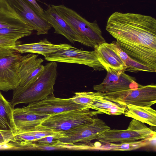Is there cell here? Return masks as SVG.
<instances>
[{
    "mask_svg": "<svg viewBox=\"0 0 156 156\" xmlns=\"http://www.w3.org/2000/svg\"><path fill=\"white\" fill-rule=\"evenodd\" d=\"M106 29L139 71L156 72V20L151 16L116 12Z\"/></svg>",
    "mask_w": 156,
    "mask_h": 156,
    "instance_id": "6da1fadb",
    "label": "cell"
},
{
    "mask_svg": "<svg viewBox=\"0 0 156 156\" xmlns=\"http://www.w3.org/2000/svg\"><path fill=\"white\" fill-rule=\"evenodd\" d=\"M44 66L39 78L27 88H17L13 91L10 103L14 108L19 104H29L42 100L53 94L54 86L57 76V64L51 61Z\"/></svg>",
    "mask_w": 156,
    "mask_h": 156,
    "instance_id": "7a4b0ae2",
    "label": "cell"
},
{
    "mask_svg": "<svg viewBox=\"0 0 156 156\" xmlns=\"http://www.w3.org/2000/svg\"><path fill=\"white\" fill-rule=\"evenodd\" d=\"M58 13L87 42L89 47L106 42L96 20L90 22L74 10L63 5H51Z\"/></svg>",
    "mask_w": 156,
    "mask_h": 156,
    "instance_id": "3957f363",
    "label": "cell"
},
{
    "mask_svg": "<svg viewBox=\"0 0 156 156\" xmlns=\"http://www.w3.org/2000/svg\"><path fill=\"white\" fill-rule=\"evenodd\" d=\"M101 114L88 108L75 110L50 115L40 124L56 131L64 132L90 123Z\"/></svg>",
    "mask_w": 156,
    "mask_h": 156,
    "instance_id": "277c9868",
    "label": "cell"
},
{
    "mask_svg": "<svg viewBox=\"0 0 156 156\" xmlns=\"http://www.w3.org/2000/svg\"><path fill=\"white\" fill-rule=\"evenodd\" d=\"M103 97L124 106L131 105L150 107L156 103V86L142 85L135 89L110 92H99Z\"/></svg>",
    "mask_w": 156,
    "mask_h": 156,
    "instance_id": "5b68a950",
    "label": "cell"
},
{
    "mask_svg": "<svg viewBox=\"0 0 156 156\" xmlns=\"http://www.w3.org/2000/svg\"><path fill=\"white\" fill-rule=\"evenodd\" d=\"M156 132L144 123L133 119L125 130L111 129L100 134L97 139L102 143H121L142 140H151L156 137Z\"/></svg>",
    "mask_w": 156,
    "mask_h": 156,
    "instance_id": "8992f818",
    "label": "cell"
},
{
    "mask_svg": "<svg viewBox=\"0 0 156 156\" xmlns=\"http://www.w3.org/2000/svg\"><path fill=\"white\" fill-rule=\"evenodd\" d=\"M22 55L10 47L0 48V90H14L18 87V70Z\"/></svg>",
    "mask_w": 156,
    "mask_h": 156,
    "instance_id": "52a82bcc",
    "label": "cell"
},
{
    "mask_svg": "<svg viewBox=\"0 0 156 156\" xmlns=\"http://www.w3.org/2000/svg\"><path fill=\"white\" fill-rule=\"evenodd\" d=\"M49 61L85 65L96 71H102L104 67L99 61L94 50L88 51L74 47L61 50L45 57Z\"/></svg>",
    "mask_w": 156,
    "mask_h": 156,
    "instance_id": "ba28073f",
    "label": "cell"
},
{
    "mask_svg": "<svg viewBox=\"0 0 156 156\" xmlns=\"http://www.w3.org/2000/svg\"><path fill=\"white\" fill-rule=\"evenodd\" d=\"M22 108L30 112L49 116L69 111L87 108L84 106L74 102L71 98H56L54 94L42 100L29 103L27 106Z\"/></svg>",
    "mask_w": 156,
    "mask_h": 156,
    "instance_id": "9c48e42d",
    "label": "cell"
},
{
    "mask_svg": "<svg viewBox=\"0 0 156 156\" xmlns=\"http://www.w3.org/2000/svg\"><path fill=\"white\" fill-rule=\"evenodd\" d=\"M110 129L103 120L96 117L90 123L64 131V137L59 139L58 141L60 144L65 145H73L80 142L89 144Z\"/></svg>",
    "mask_w": 156,
    "mask_h": 156,
    "instance_id": "30bf717a",
    "label": "cell"
},
{
    "mask_svg": "<svg viewBox=\"0 0 156 156\" xmlns=\"http://www.w3.org/2000/svg\"><path fill=\"white\" fill-rule=\"evenodd\" d=\"M5 0L17 15L37 31V35L48 33L51 26L27 0Z\"/></svg>",
    "mask_w": 156,
    "mask_h": 156,
    "instance_id": "8fae6325",
    "label": "cell"
},
{
    "mask_svg": "<svg viewBox=\"0 0 156 156\" xmlns=\"http://www.w3.org/2000/svg\"><path fill=\"white\" fill-rule=\"evenodd\" d=\"M106 76L100 84L94 86L93 89L101 93H110L138 88V83L134 77L125 73L124 70H118L110 67L105 68Z\"/></svg>",
    "mask_w": 156,
    "mask_h": 156,
    "instance_id": "7c38bea8",
    "label": "cell"
},
{
    "mask_svg": "<svg viewBox=\"0 0 156 156\" xmlns=\"http://www.w3.org/2000/svg\"><path fill=\"white\" fill-rule=\"evenodd\" d=\"M94 48L105 69L106 67H110L125 71L129 57L120 48L116 41L110 43L105 42L95 46Z\"/></svg>",
    "mask_w": 156,
    "mask_h": 156,
    "instance_id": "4fadbf2b",
    "label": "cell"
},
{
    "mask_svg": "<svg viewBox=\"0 0 156 156\" xmlns=\"http://www.w3.org/2000/svg\"><path fill=\"white\" fill-rule=\"evenodd\" d=\"M38 57V55L34 53L22 55L18 70L20 83L18 87L24 88L28 87L43 72L44 66L41 64L44 60Z\"/></svg>",
    "mask_w": 156,
    "mask_h": 156,
    "instance_id": "5bb4252c",
    "label": "cell"
},
{
    "mask_svg": "<svg viewBox=\"0 0 156 156\" xmlns=\"http://www.w3.org/2000/svg\"><path fill=\"white\" fill-rule=\"evenodd\" d=\"M42 15L54 28L55 33L63 35L72 43L78 42L89 47L86 41L59 15L51 5L44 10Z\"/></svg>",
    "mask_w": 156,
    "mask_h": 156,
    "instance_id": "9a60e30c",
    "label": "cell"
},
{
    "mask_svg": "<svg viewBox=\"0 0 156 156\" xmlns=\"http://www.w3.org/2000/svg\"><path fill=\"white\" fill-rule=\"evenodd\" d=\"M49 116L30 112L25 111L23 108H14L12 111L13 130L17 132L30 131Z\"/></svg>",
    "mask_w": 156,
    "mask_h": 156,
    "instance_id": "2e32d148",
    "label": "cell"
},
{
    "mask_svg": "<svg viewBox=\"0 0 156 156\" xmlns=\"http://www.w3.org/2000/svg\"><path fill=\"white\" fill-rule=\"evenodd\" d=\"M72 47L70 44H52L46 39H44L37 43L19 44L10 48L20 54L36 53L43 55L45 57L58 51Z\"/></svg>",
    "mask_w": 156,
    "mask_h": 156,
    "instance_id": "e0dca14e",
    "label": "cell"
},
{
    "mask_svg": "<svg viewBox=\"0 0 156 156\" xmlns=\"http://www.w3.org/2000/svg\"><path fill=\"white\" fill-rule=\"evenodd\" d=\"M8 27H31L21 18L5 0H0V29Z\"/></svg>",
    "mask_w": 156,
    "mask_h": 156,
    "instance_id": "ac0fdd59",
    "label": "cell"
},
{
    "mask_svg": "<svg viewBox=\"0 0 156 156\" xmlns=\"http://www.w3.org/2000/svg\"><path fill=\"white\" fill-rule=\"evenodd\" d=\"M124 113L125 116L135 119L151 126H156V111L150 107L128 105Z\"/></svg>",
    "mask_w": 156,
    "mask_h": 156,
    "instance_id": "d6986e66",
    "label": "cell"
},
{
    "mask_svg": "<svg viewBox=\"0 0 156 156\" xmlns=\"http://www.w3.org/2000/svg\"><path fill=\"white\" fill-rule=\"evenodd\" d=\"M126 108V106L120 105L103 97L98 92H96L94 101L89 108L108 115H118L124 114Z\"/></svg>",
    "mask_w": 156,
    "mask_h": 156,
    "instance_id": "ffe728a7",
    "label": "cell"
},
{
    "mask_svg": "<svg viewBox=\"0 0 156 156\" xmlns=\"http://www.w3.org/2000/svg\"><path fill=\"white\" fill-rule=\"evenodd\" d=\"M13 108L10 102L0 92V129L13 130Z\"/></svg>",
    "mask_w": 156,
    "mask_h": 156,
    "instance_id": "44dd1931",
    "label": "cell"
},
{
    "mask_svg": "<svg viewBox=\"0 0 156 156\" xmlns=\"http://www.w3.org/2000/svg\"><path fill=\"white\" fill-rule=\"evenodd\" d=\"M150 140H142L137 141L121 143H111L106 144L105 147H101L99 150L116 151L135 150L145 147L150 143Z\"/></svg>",
    "mask_w": 156,
    "mask_h": 156,
    "instance_id": "7402d4cb",
    "label": "cell"
},
{
    "mask_svg": "<svg viewBox=\"0 0 156 156\" xmlns=\"http://www.w3.org/2000/svg\"><path fill=\"white\" fill-rule=\"evenodd\" d=\"M12 142L19 148L20 151H51L68 149L67 147L62 144L54 145L42 144L32 141Z\"/></svg>",
    "mask_w": 156,
    "mask_h": 156,
    "instance_id": "603a6c76",
    "label": "cell"
},
{
    "mask_svg": "<svg viewBox=\"0 0 156 156\" xmlns=\"http://www.w3.org/2000/svg\"><path fill=\"white\" fill-rule=\"evenodd\" d=\"M34 29L32 27H8L0 29V37L17 41L30 35Z\"/></svg>",
    "mask_w": 156,
    "mask_h": 156,
    "instance_id": "cb8c5ba5",
    "label": "cell"
},
{
    "mask_svg": "<svg viewBox=\"0 0 156 156\" xmlns=\"http://www.w3.org/2000/svg\"><path fill=\"white\" fill-rule=\"evenodd\" d=\"M72 99L75 103L86 107L89 109L90 106L93 103L96 92H82L75 93Z\"/></svg>",
    "mask_w": 156,
    "mask_h": 156,
    "instance_id": "d4e9b609",
    "label": "cell"
},
{
    "mask_svg": "<svg viewBox=\"0 0 156 156\" xmlns=\"http://www.w3.org/2000/svg\"><path fill=\"white\" fill-rule=\"evenodd\" d=\"M37 140L33 135L25 132H14V140L11 141H27L34 142Z\"/></svg>",
    "mask_w": 156,
    "mask_h": 156,
    "instance_id": "484cf974",
    "label": "cell"
},
{
    "mask_svg": "<svg viewBox=\"0 0 156 156\" xmlns=\"http://www.w3.org/2000/svg\"><path fill=\"white\" fill-rule=\"evenodd\" d=\"M14 137V131L12 129H0V143L12 141Z\"/></svg>",
    "mask_w": 156,
    "mask_h": 156,
    "instance_id": "4316f807",
    "label": "cell"
},
{
    "mask_svg": "<svg viewBox=\"0 0 156 156\" xmlns=\"http://www.w3.org/2000/svg\"><path fill=\"white\" fill-rule=\"evenodd\" d=\"M59 139L58 137L51 136L41 138L34 142L42 144L54 145L59 144Z\"/></svg>",
    "mask_w": 156,
    "mask_h": 156,
    "instance_id": "83f0119b",
    "label": "cell"
},
{
    "mask_svg": "<svg viewBox=\"0 0 156 156\" xmlns=\"http://www.w3.org/2000/svg\"><path fill=\"white\" fill-rule=\"evenodd\" d=\"M20 44V41L0 37V48H8Z\"/></svg>",
    "mask_w": 156,
    "mask_h": 156,
    "instance_id": "f1b7e54d",
    "label": "cell"
},
{
    "mask_svg": "<svg viewBox=\"0 0 156 156\" xmlns=\"http://www.w3.org/2000/svg\"><path fill=\"white\" fill-rule=\"evenodd\" d=\"M20 151L19 148L12 141L0 143V151Z\"/></svg>",
    "mask_w": 156,
    "mask_h": 156,
    "instance_id": "f546056e",
    "label": "cell"
},
{
    "mask_svg": "<svg viewBox=\"0 0 156 156\" xmlns=\"http://www.w3.org/2000/svg\"><path fill=\"white\" fill-rule=\"evenodd\" d=\"M40 13L42 14L44 10L38 4L36 0H27Z\"/></svg>",
    "mask_w": 156,
    "mask_h": 156,
    "instance_id": "4dcf8cb0",
    "label": "cell"
}]
</instances>
